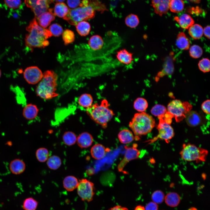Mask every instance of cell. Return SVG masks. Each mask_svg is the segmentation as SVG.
Instances as JSON below:
<instances>
[{
    "label": "cell",
    "instance_id": "obj_50",
    "mask_svg": "<svg viewBox=\"0 0 210 210\" xmlns=\"http://www.w3.org/2000/svg\"><path fill=\"white\" fill-rule=\"evenodd\" d=\"M109 210H128L126 208L117 205L111 208Z\"/></svg>",
    "mask_w": 210,
    "mask_h": 210
},
{
    "label": "cell",
    "instance_id": "obj_51",
    "mask_svg": "<svg viewBox=\"0 0 210 210\" xmlns=\"http://www.w3.org/2000/svg\"><path fill=\"white\" fill-rule=\"evenodd\" d=\"M134 210H145V209L142 206L138 205L136 207Z\"/></svg>",
    "mask_w": 210,
    "mask_h": 210
},
{
    "label": "cell",
    "instance_id": "obj_53",
    "mask_svg": "<svg viewBox=\"0 0 210 210\" xmlns=\"http://www.w3.org/2000/svg\"><path fill=\"white\" fill-rule=\"evenodd\" d=\"M65 0H53V2L55 1L57 3H62Z\"/></svg>",
    "mask_w": 210,
    "mask_h": 210
},
{
    "label": "cell",
    "instance_id": "obj_29",
    "mask_svg": "<svg viewBox=\"0 0 210 210\" xmlns=\"http://www.w3.org/2000/svg\"><path fill=\"white\" fill-rule=\"evenodd\" d=\"M76 26V30L80 36H85L89 34L91 27L89 22L85 21H82L78 23Z\"/></svg>",
    "mask_w": 210,
    "mask_h": 210
},
{
    "label": "cell",
    "instance_id": "obj_5",
    "mask_svg": "<svg viewBox=\"0 0 210 210\" xmlns=\"http://www.w3.org/2000/svg\"><path fill=\"white\" fill-rule=\"evenodd\" d=\"M208 154L207 150L190 143L184 144L180 152L181 158L188 161L197 163L206 161Z\"/></svg>",
    "mask_w": 210,
    "mask_h": 210
},
{
    "label": "cell",
    "instance_id": "obj_16",
    "mask_svg": "<svg viewBox=\"0 0 210 210\" xmlns=\"http://www.w3.org/2000/svg\"><path fill=\"white\" fill-rule=\"evenodd\" d=\"M110 151V149L106 148L100 144L94 145L91 148L90 153L94 159L100 160L103 159L105 156L106 153Z\"/></svg>",
    "mask_w": 210,
    "mask_h": 210
},
{
    "label": "cell",
    "instance_id": "obj_40",
    "mask_svg": "<svg viewBox=\"0 0 210 210\" xmlns=\"http://www.w3.org/2000/svg\"><path fill=\"white\" fill-rule=\"evenodd\" d=\"M189 54L190 56L193 58H198L200 57L202 55L203 50L199 46L194 45L190 48Z\"/></svg>",
    "mask_w": 210,
    "mask_h": 210
},
{
    "label": "cell",
    "instance_id": "obj_38",
    "mask_svg": "<svg viewBox=\"0 0 210 210\" xmlns=\"http://www.w3.org/2000/svg\"><path fill=\"white\" fill-rule=\"evenodd\" d=\"M166 108L160 104H156L151 108L150 112L153 116L158 117L164 115L167 112Z\"/></svg>",
    "mask_w": 210,
    "mask_h": 210
},
{
    "label": "cell",
    "instance_id": "obj_45",
    "mask_svg": "<svg viewBox=\"0 0 210 210\" xmlns=\"http://www.w3.org/2000/svg\"><path fill=\"white\" fill-rule=\"evenodd\" d=\"M4 1L8 7L13 9L19 8L22 3L21 0H4Z\"/></svg>",
    "mask_w": 210,
    "mask_h": 210
},
{
    "label": "cell",
    "instance_id": "obj_20",
    "mask_svg": "<svg viewBox=\"0 0 210 210\" xmlns=\"http://www.w3.org/2000/svg\"><path fill=\"white\" fill-rule=\"evenodd\" d=\"M174 19L181 28L185 29H188L194 23V21L192 17L187 14H183L179 16H175Z\"/></svg>",
    "mask_w": 210,
    "mask_h": 210
},
{
    "label": "cell",
    "instance_id": "obj_52",
    "mask_svg": "<svg viewBox=\"0 0 210 210\" xmlns=\"http://www.w3.org/2000/svg\"><path fill=\"white\" fill-rule=\"evenodd\" d=\"M188 0L190 1L191 2H193L195 3H199L200 2V1L201 0Z\"/></svg>",
    "mask_w": 210,
    "mask_h": 210
},
{
    "label": "cell",
    "instance_id": "obj_9",
    "mask_svg": "<svg viewBox=\"0 0 210 210\" xmlns=\"http://www.w3.org/2000/svg\"><path fill=\"white\" fill-rule=\"evenodd\" d=\"M159 119V123L157 127L158 134L157 136L149 141V144L152 143L158 139L164 140L168 143L174 135V130L170 125L162 119Z\"/></svg>",
    "mask_w": 210,
    "mask_h": 210
},
{
    "label": "cell",
    "instance_id": "obj_28",
    "mask_svg": "<svg viewBox=\"0 0 210 210\" xmlns=\"http://www.w3.org/2000/svg\"><path fill=\"white\" fill-rule=\"evenodd\" d=\"M202 27L198 24H193L189 29L188 32L190 36L194 39H198L201 38L203 34Z\"/></svg>",
    "mask_w": 210,
    "mask_h": 210
},
{
    "label": "cell",
    "instance_id": "obj_23",
    "mask_svg": "<svg viewBox=\"0 0 210 210\" xmlns=\"http://www.w3.org/2000/svg\"><path fill=\"white\" fill-rule=\"evenodd\" d=\"M118 138L121 143L125 144L132 142L135 139L132 132L127 129L120 131L118 134Z\"/></svg>",
    "mask_w": 210,
    "mask_h": 210
},
{
    "label": "cell",
    "instance_id": "obj_8",
    "mask_svg": "<svg viewBox=\"0 0 210 210\" xmlns=\"http://www.w3.org/2000/svg\"><path fill=\"white\" fill-rule=\"evenodd\" d=\"M77 193L82 200L88 202L91 201L94 194V183L86 178L79 180L77 187Z\"/></svg>",
    "mask_w": 210,
    "mask_h": 210
},
{
    "label": "cell",
    "instance_id": "obj_48",
    "mask_svg": "<svg viewBox=\"0 0 210 210\" xmlns=\"http://www.w3.org/2000/svg\"><path fill=\"white\" fill-rule=\"evenodd\" d=\"M158 208L157 204L153 202L148 203L145 208V210H158Z\"/></svg>",
    "mask_w": 210,
    "mask_h": 210
},
{
    "label": "cell",
    "instance_id": "obj_10",
    "mask_svg": "<svg viewBox=\"0 0 210 210\" xmlns=\"http://www.w3.org/2000/svg\"><path fill=\"white\" fill-rule=\"evenodd\" d=\"M53 2V0H24L25 4L31 9L36 19L48 10L50 4Z\"/></svg>",
    "mask_w": 210,
    "mask_h": 210
},
{
    "label": "cell",
    "instance_id": "obj_22",
    "mask_svg": "<svg viewBox=\"0 0 210 210\" xmlns=\"http://www.w3.org/2000/svg\"><path fill=\"white\" fill-rule=\"evenodd\" d=\"M176 43L177 47L182 50H187L190 47L189 39L183 32H180L178 34Z\"/></svg>",
    "mask_w": 210,
    "mask_h": 210
},
{
    "label": "cell",
    "instance_id": "obj_33",
    "mask_svg": "<svg viewBox=\"0 0 210 210\" xmlns=\"http://www.w3.org/2000/svg\"><path fill=\"white\" fill-rule=\"evenodd\" d=\"M38 203V202L33 197H28L24 200L22 208L24 210H36Z\"/></svg>",
    "mask_w": 210,
    "mask_h": 210
},
{
    "label": "cell",
    "instance_id": "obj_3",
    "mask_svg": "<svg viewBox=\"0 0 210 210\" xmlns=\"http://www.w3.org/2000/svg\"><path fill=\"white\" fill-rule=\"evenodd\" d=\"M109 106L108 101L103 99L100 104L96 103L86 108V113L94 121L106 128L115 115Z\"/></svg>",
    "mask_w": 210,
    "mask_h": 210
},
{
    "label": "cell",
    "instance_id": "obj_56",
    "mask_svg": "<svg viewBox=\"0 0 210 210\" xmlns=\"http://www.w3.org/2000/svg\"><path fill=\"white\" fill-rule=\"evenodd\" d=\"M1 69H0V78L1 76Z\"/></svg>",
    "mask_w": 210,
    "mask_h": 210
},
{
    "label": "cell",
    "instance_id": "obj_30",
    "mask_svg": "<svg viewBox=\"0 0 210 210\" xmlns=\"http://www.w3.org/2000/svg\"><path fill=\"white\" fill-rule=\"evenodd\" d=\"M184 6V4L183 0H170L169 8L172 12H180L183 10Z\"/></svg>",
    "mask_w": 210,
    "mask_h": 210
},
{
    "label": "cell",
    "instance_id": "obj_4",
    "mask_svg": "<svg viewBox=\"0 0 210 210\" xmlns=\"http://www.w3.org/2000/svg\"><path fill=\"white\" fill-rule=\"evenodd\" d=\"M155 125V121L151 116L145 112L134 114L129 123V126L138 140L140 136L145 135L152 130Z\"/></svg>",
    "mask_w": 210,
    "mask_h": 210
},
{
    "label": "cell",
    "instance_id": "obj_24",
    "mask_svg": "<svg viewBox=\"0 0 210 210\" xmlns=\"http://www.w3.org/2000/svg\"><path fill=\"white\" fill-rule=\"evenodd\" d=\"M78 183L76 177L72 176H68L64 179L63 185L67 191H71L77 188Z\"/></svg>",
    "mask_w": 210,
    "mask_h": 210
},
{
    "label": "cell",
    "instance_id": "obj_2",
    "mask_svg": "<svg viewBox=\"0 0 210 210\" xmlns=\"http://www.w3.org/2000/svg\"><path fill=\"white\" fill-rule=\"evenodd\" d=\"M57 78V74L52 70L45 72L36 88L37 95L46 100L58 96V94L56 92Z\"/></svg>",
    "mask_w": 210,
    "mask_h": 210
},
{
    "label": "cell",
    "instance_id": "obj_54",
    "mask_svg": "<svg viewBox=\"0 0 210 210\" xmlns=\"http://www.w3.org/2000/svg\"><path fill=\"white\" fill-rule=\"evenodd\" d=\"M6 144L9 146H11L12 145V142L10 141H8L7 142Z\"/></svg>",
    "mask_w": 210,
    "mask_h": 210
},
{
    "label": "cell",
    "instance_id": "obj_17",
    "mask_svg": "<svg viewBox=\"0 0 210 210\" xmlns=\"http://www.w3.org/2000/svg\"><path fill=\"white\" fill-rule=\"evenodd\" d=\"M93 141L92 136L87 132L80 134L77 137L76 140L78 145L81 148H86L90 146Z\"/></svg>",
    "mask_w": 210,
    "mask_h": 210
},
{
    "label": "cell",
    "instance_id": "obj_36",
    "mask_svg": "<svg viewBox=\"0 0 210 210\" xmlns=\"http://www.w3.org/2000/svg\"><path fill=\"white\" fill-rule=\"evenodd\" d=\"M125 23L128 27L134 28L139 25V20L138 16L136 15L131 14L128 15L125 19Z\"/></svg>",
    "mask_w": 210,
    "mask_h": 210
},
{
    "label": "cell",
    "instance_id": "obj_27",
    "mask_svg": "<svg viewBox=\"0 0 210 210\" xmlns=\"http://www.w3.org/2000/svg\"><path fill=\"white\" fill-rule=\"evenodd\" d=\"M70 9L64 3H57L54 9V14L56 16L63 18L68 13Z\"/></svg>",
    "mask_w": 210,
    "mask_h": 210
},
{
    "label": "cell",
    "instance_id": "obj_41",
    "mask_svg": "<svg viewBox=\"0 0 210 210\" xmlns=\"http://www.w3.org/2000/svg\"><path fill=\"white\" fill-rule=\"evenodd\" d=\"M48 30L50 32L52 35L55 37L60 36L62 33L63 32L62 27L57 23H54L51 24L49 27Z\"/></svg>",
    "mask_w": 210,
    "mask_h": 210
},
{
    "label": "cell",
    "instance_id": "obj_11",
    "mask_svg": "<svg viewBox=\"0 0 210 210\" xmlns=\"http://www.w3.org/2000/svg\"><path fill=\"white\" fill-rule=\"evenodd\" d=\"M137 145L134 144L132 147L125 146L126 151L123 159L118 164L117 169L119 172H123L125 166L130 161L137 159L139 156L140 152L137 148Z\"/></svg>",
    "mask_w": 210,
    "mask_h": 210
},
{
    "label": "cell",
    "instance_id": "obj_46",
    "mask_svg": "<svg viewBox=\"0 0 210 210\" xmlns=\"http://www.w3.org/2000/svg\"><path fill=\"white\" fill-rule=\"evenodd\" d=\"M210 100L208 99L204 102L202 105V109L205 113L210 114Z\"/></svg>",
    "mask_w": 210,
    "mask_h": 210
},
{
    "label": "cell",
    "instance_id": "obj_26",
    "mask_svg": "<svg viewBox=\"0 0 210 210\" xmlns=\"http://www.w3.org/2000/svg\"><path fill=\"white\" fill-rule=\"evenodd\" d=\"M164 200L167 205L173 207L177 206L179 204L180 201L179 195L174 192L168 193L165 197Z\"/></svg>",
    "mask_w": 210,
    "mask_h": 210
},
{
    "label": "cell",
    "instance_id": "obj_12",
    "mask_svg": "<svg viewBox=\"0 0 210 210\" xmlns=\"http://www.w3.org/2000/svg\"><path fill=\"white\" fill-rule=\"evenodd\" d=\"M43 76L41 71L37 66L27 67L23 72L24 79L30 84L34 85L38 83L42 79Z\"/></svg>",
    "mask_w": 210,
    "mask_h": 210
},
{
    "label": "cell",
    "instance_id": "obj_21",
    "mask_svg": "<svg viewBox=\"0 0 210 210\" xmlns=\"http://www.w3.org/2000/svg\"><path fill=\"white\" fill-rule=\"evenodd\" d=\"M116 56L120 62L126 65L130 64L133 60V54L125 49L117 52Z\"/></svg>",
    "mask_w": 210,
    "mask_h": 210
},
{
    "label": "cell",
    "instance_id": "obj_19",
    "mask_svg": "<svg viewBox=\"0 0 210 210\" xmlns=\"http://www.w3.org/2000/svg\"><path fill=\"white\" fill-rule=\"evenodd\" d=\"M185 118L187 124L192 127L197 126L202 123L201 116L195 111H190L186 114Z\"/></svg>",
    "mask_w": 210,
    "mask_h": 210
},
{
    "label": "cell",
    "instance_id": "obj_55",
    "mask_svg": "<svg viewBox=\"0 0 210 210\" xmlns=\"http://www.w3.org/2000/svg\"><path fill=\"white\" fill-rule=\"evenodd\" d=\"M188 210H197V209L195 207H191Z\"/></svg>",
    "mask_w": 210,
    "mask_h": 210
},
{
    "label": "cell",
    "instance_id": "obj_32",
    "mask_svg": "<svg viewBox=\"0 0 210 210\" xmlns=\"http://www.w3.org/2000/svg\"><path fill=\"white\" fill-rule=\"evenodd\" d=\"M93 98L91 95L88 93L81 94L78 99V103L81 106L86 108L92 105Z\"/></svg>",
    "mask_w": 210,
    "mask_h": 210
},
{
    "label": "cell",
    "instance_id": "obj_37",
    "mask_svg": "<svg viewBox=\"0 0 210 210\" xmlns=\"http://www.w3.org/2000/svg\"><path fill=\"white\" fill-rule=\"evenodd\" d=\"M36 156L38 161L42 162H45L49 158L48 151L45 148H39L36 151Z\"/></svg>",
    "mask_w": 210,
    "mask_h": 210
},
{
    "label": "cell",
    "instance_id": "obj_1",
    "mask_svg": "<svg viewBox=\"0 0 210 210\" xmlns=\"http://www.w3.org/2000/svg\"><path fill=\"white\" fill-rule=\"evenodd\" d=\"M28 32L25 38L26 47L32 50L36 48H44L49 44L47 39L52 35L48 29L41 27L35 18L32 19L26 27Z\"/></svg>",
    "mask_w": 210,
    "mask_h": 210
},
{
    "label": "cell",
    "instance_id": "obj_47",
    "mask_svg": "<svg viewBox=\"0 0 210 210\" xmlns=\"http://www.w3.org/2000/svg\"><path fill=\"white\" fill-rule=\"evenodd\" d=\"M67 2L70 8H75L80 6V0H67Z\"/></svg>",
    "mask_w": 210,
    "mask_h": 210
},
{
    "label": "cell",
    "instance_id": "obj_42",
    "mask_svg": "<svg viewBox=\"0 0 210 210\" xmlns=\"http://www.w3.org/2000/svg\"><path fill=\"white\" fill-rule=\"evenodd\" d=\"M198 66L200 70L204 73L208 72L210 70V62L207 58H204L199 62Z\"/></svg>",
    "mask_w": 210,
    "mask_h": 210
},
{
    "label": "cell",
    "instance_id": "obj_14",
    "mask_svg": "<svg viewBox=\"0 0 210 210\" xmlns=\"http://www.w3.org/2000/svg\"><path fill=\"white\" fill-rule=\"evenodd\" d=\"M26 165L22 160L16 158L12 160L9 165V169L13 174L16 175L22 174L25 171Z\"/></svg>",
    "mask_w": 210,
    "mask_h": 210
},
{
    "label": "cell",
    "instance_id": "obj_25",
    "mask_svg": "<svg viewBox=\"0 0 210 210\" xmlns=\"http://www.w3.org/2000/svg\"><path fill=\"white\" fill-rule=\"evenodd\" d=\"M104 43L102 37L98 35L92 36L89 39L88 42L90 48L94 50L101 49L103 46Z\"/></svg>",
    "mask_w": 210,
    "mask_h": 210
},
{
    "label": "cell",
    "instance_id": "obj_35",
    "mask_svg": "<svg viewBox=\"0 0 210 210\" xmlns=\"http://www.w3.org/2000/svg\"><path fill=\"white\" fill-rule=\"evenodd\" d=\"M61 160L60 158L55 155L49 157L47 160V164L48 167L52 170L58 169L61 165Z\"/></svg>",
    "mask_w": 210,
    "mask_h": 210
},
{
    "label": "cell",
    "instance_id": "obj_18",
    "mask_svg": "<svg viewBox=\"0 0 210 210\" xmlns=\"http://www.w3.org/2000/svg\"><path fill=\"white\" fill-rule=\"evenodd\" d=\"M38 111L39 109L36 105L32 104H29L24 107L22 114L25 119L32 120L36 117Z\"/></svg>",
    "mask_w": 210,
    "mask_h": 210
},
{
    "label": "cell",
    "instance_id": "obj_6",
    "mask_svg": "<svg viewBox=\"0 0 210 210\" xmlns=\"http://www.w3.org/2000/svg\"><path fill=\"white\" fill-rule=\"evenodd\" d=\"M95 13V10L89 5L70 9L68 14L63 18L69 24L76 25L80 22L94 18Z\"/></svg>",
    "mask_w": 210,
    "mask_h": 210
},
{
    "label": "cell",
    "instance_id": "obj_49",
    "mask_svg": "<svg viewBox=\"0 0 210 210\" xmlns=\"http://www.w3.org/2000/svg\"><path fill=\"white\" fill-rule=\"evenodd\" d=\"M203 34L209 39H210V26H207L203 30Z\"/></svg>",
    "mask_w": 210,
    "mask_h": 210
},
{
    "label": "cell",
    "instance_id": "obj_43",
    "mask_svg": "<svg viewBox=\"0 0 210 210\" xmlns=\"http://www.w3.org/2000/svg\"><path fill=\"white\" fill-rule=\"evenodd\" d=\"M164 195L163 192L160 190L154 192L152 195L151 198L153 202L157 204L162 203L164 199Z\"/></svg>",
    "mask_w": 210,
    "mask_h": 210
},
{
    "label": "cell",
    "instance_id": "obj_7",
    "mask_svg": "<svg viewBox=\"0 0 210 210\" xmlns=\"http://www.w3.org/2000/svg\"><path fill=\"white\" fill-rule=\"evenodd\" d=\"M192 105L187 102H182L178 99L172 100L168 104L167 111L179 122L185 118L187 113L192 108Z\"/></svg>",
    "mask_w": 210,
    "mask_h": 210
},
{
    "label": "cell",
    "instance_id": "obj_13",
    "mask_svg": "<svg viewBox=\"0 0 210 210\" xmlns=\"http://www.w3.org/2000/svg\"><path fill=\"white\" fill-rule=\"evenodd\" d=\"M170 0H151L154 12L160 16L167 13L169 10Z\"/></svg>",
    "mask_w": 210,
    "mask_h": 210
},
{
    "label": "cell",
    "instance_id": "obj_15",
    "mask_svg": "<svg viewBox=\"0 0 210 210\" xmlns=\"http://www.w3.org/2000/svg\"><path fill=\"white\" fill-rule=\"evenodd\" d=\"M52 9L40 15L37 19L38 24L42 27L45 28L55 19V16Z\"/></svg>",
    "mask_w": 210,
    "mask_h": 210
},
{
    "label": "cell",
    "instance_id": "obj_44",
    "mask_svg": "<svg viewBox=\"0 0 210 210\" xmlns=\"http://www.w3.org/2000/svg\"><path fill=\"white\" fill-rule=\"evenodd\" d=\"M89 5L95 10L104 11L106 9V7L98 0H89Z\"/></svg>",
    "mask_w": 210,
    "mask_h": 210
},
{
    "label": "cell",
    "instance_id": "obj_31",
    "mask_svg": "<svg viewBox=\"0 0 210 210\" xmlns=\"http://www.w3.org/2000/svg\"><path fill=\"white\" fill-rule=\"evenodd\" d=\"M148 104L147 100L142 97L136 98L134 102L133 107L134 109L139 112H144L148 107Z\"/></svg>",
    "mask_w": 210,
    "mask_h": 210
},
{
    "label": "cell",
    "instance_id": "obj_39",
    "mask_svg": "<svg viewBox=\"0 0 210 210\" xmlns=\"http://www.w3.org/2000/svg\"><path fill=\"white\" fill-rule=\"evenodd\" d=\"M62 33V37L65 45L69 44L74 41L75 35L72 31L66 29Z\"/></svg>",
    "mask_w": 210,
    "mask_h": 210
},
{
    "label": "cell",
    "instance_id": "obj_34",
    "mask_svg": "<svg viewBox=\"0 0 210 210\" xmlns=\"http://www.w3.org/2000/svg\"><path fill=\"white\" fill-rule=\"evenodd\" d=\"M76 134L71 131H66L63 134L62 139L64 144L68 146L74 144L77 140Z\"/></svg>",
    "mask_w": 210,
    "mask_h": 210
}]
</instances>
